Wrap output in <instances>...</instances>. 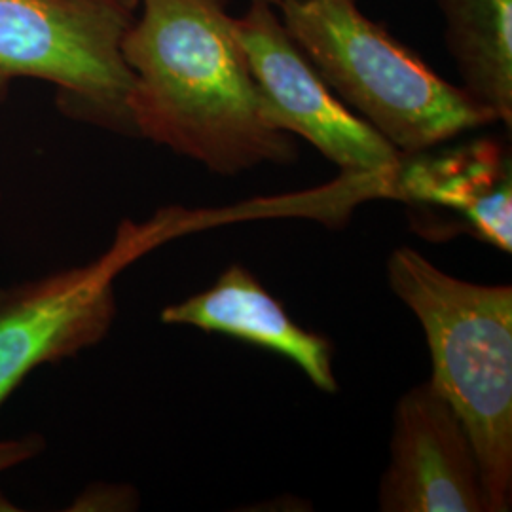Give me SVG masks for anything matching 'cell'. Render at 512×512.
Masks as SVG:
<instances>
[{"label":"cell","mask_w":512,"mask_h":512,"mask_svg":"<svg viewBox=\"0 0 512 512\" xmlns=\"http://www.w3.org/2000/svg\"><path fill=\"white\" fill-rule=\"evenodd\" d=\"M463 90L512 122V0H437Z\"/></svg>","instance_id":"10"},{"label":"cell","mask_w":512,"mask_h":512,"mask_svg":"<svg viewBox=\"0 0 512 512\" xmlns=\"http://www.w3.org/2000/svg\"><path fill=\"white\" fill-rule=\"evenodd\" d=\"M160 319L165 325L196 327L268 349L298 366L317 389L338 391L329 340L300 327L241 264L228 266L213 287L165 306Z\"/></svg>","instance_id":"8"},{"label":"cell","mask_w":512,"mask_h":512,"mask_svg":"<svg viewBox=\"0 0 512 512\" xmlns=\"http://www.w3.org/2000/svg\"><path fill=\"white\" fill-rule=\"evenodd\" d=\"M395 296L412 311L431 355V384L475 446L492 512L512 501V289L442 272L412 247L387 260Z\"/></svg>","instance_id":"2"},{"label":"cell","mask_w":512,"mask_h":512,"mask_svg":"<svg viewBox=\"0 0 512 512\" xmlns=\"http://www.w3.org/2000/svg\"><path fill=\"white\" fill-rule=\"evenodd\" d=\"M122 54L139 137L217 175L291 164L298 148L256 88L226 0H137Z\"/></svg>","instance_id":"1"},{"label":"cell","mask_w":512,"mask_h":512,"mask_svg":"<svg viewBox=\"0 0 512 512\" xmlns=\"http://www.w3.org/2000/svg\"><path fill=\"white\" fill-rule=\"evenodd\" d=\"M274 6L330 90L403 156L497 122L492 110L366 18L357 0H275Z\"/></svg>","instance_id":"3"},{"label":"cell","mask_w":512,"mask_h":512,"mask_svg":"<svg viewBox=\"0 0 512 512\" xmlns=\"http://www.w3.org/2000/svg\"><path fill=\"white\" fill-rule=\"evenodd\" d=\"M46 442L40 435H25L19 439L0 440V473L37 458Z\"/></svg>","instance_id":"11"},{"label":"cell","mask_w":512,"mask_h":512,"mask_svg":"<svg viewBox=\"0 0 512 512\" xmlns=\"http://www.w3.org/2000/svg\"><path fill=\"white\" fill-rule=\"evenodd\" d=\"M378 503L384 512H492L475 446L429 380L397 403Z\"/></svg>","instance_id":"7"},{"label":"cell","mask_w":512,"mask_h":512,"mask_svg":"<svg viewBox=\"0 0 512 512\" xmlns=\"http://www.w3.org/2000/svg\"><path fill=\"white\" fill-rule=\"evenodd\" d=\"M404 156L393 184L406 200L452 211L476 238L511 253V165L488 143L429 158Z\"/></svg>","instance_id":"9"},{"label":"cell","mask_w":512,"mask_h":512,"mask_svg":"<svg viewBox=\"0 0 512 512\" xmlns=\"http://www.w3.org/2000/svg\"><path fill=\"white\" fill-rule=\"evenodd\" d=\"M0 207H2V196H0Z\"/></svg>","instance_id":"16"},{"label":"cell","mask_w":512,"mask_h":512,"mask_svg":"<svg viewBox=\"0 0 512 512\" xmlns=\"http://www.w3.org/2000/svg\"><path fill=\"white\" fill-rule=\"evenodd\" d=\"M120 2H124L126 6H129V8H133V10L137 8V0H120Z\"/></svg>","instance_id":"14"},{"label":"cell","mask_w":512,"mask_h":512,"mask_svg":"<svg viewBox=\"0 0 512 512\" xmlns=\"http://www.w3.org/2000/svg\"><path fill=\"white\" fill-rule=\"evenodd\" d=\"M262 2H270V4H275V0H262Z\"/></svg>","instance_id":"15"},{"label":"cell","mask_w":512,"mask_h":512,"mask_svg":"<svg viewBox=\"0 0 512 512\" xmlns=\"http://www.w3.org/2000/svg\"><path fill=\"white\" fill-rule=\"evenodd\" d=\"M133 12L120 0H0V103L14 80L37 78L69 116L135 135L122 54Z\"/></svg>","instance_id":"4"},{"label":"cell","mask_w":512,"mask_h":512,"mask_svg":"<svg viewBox=\"0 0 512 512\" xmlns=\"http://www.w3.org/2000/svg\"><path fill=\"white\" fill-rule=\"evenodd\" d=\"M0 511H14L12 503L8 499H4V495L0 494Z\"/></svg>","instance_id":"13"},{"label":"cell","mask_w":512,"mask_h":512,"mask_svg":"<svg viewBox=\"0 0 512 512\" xmlns=\"http://www.w3.org/2000/svg\"><path fill=\"white\" fill-rule=\"evenodd\" d=\"M171 219L124 222L112 247L84 266L0 291V406L40 365H55L99 344L114 323V279L154 247Z\"/></svg>","instance_id":"5"},{"label":"cell","mask_w":512,"mask_h":512,"mask_svg":"<svg viewBox=\"0 0 512 512\" xmlns=\"http://www.w3.org/2000/svg\"><path fill=\"white\" fill-rule=\"evenodd\" d=\"M234 29L277 128L306 139L342 175L393 184L403 154L330 90L289 37L274 4L251 0L249 10L234 18Z\"/></svg>","instance_id":"6"},{"label":"cell","mask_w":512,"mask_h":512,"mask_svg":"<svg viewBox=\"0 0 512 512\" xmlns=\"http://www.w3.org/2000/svg\"><path fill=\"white\" fill-rule=\"evenodd\" d=\"M95 494L101 495V499H90V501H82L76 503V509H99V505H103L101 509H110V511H120V509H129L126 505H135V492L126 490L120 486H103L99 490H93Z\"/></svg>","instance_id":"12"}]
</instances>
